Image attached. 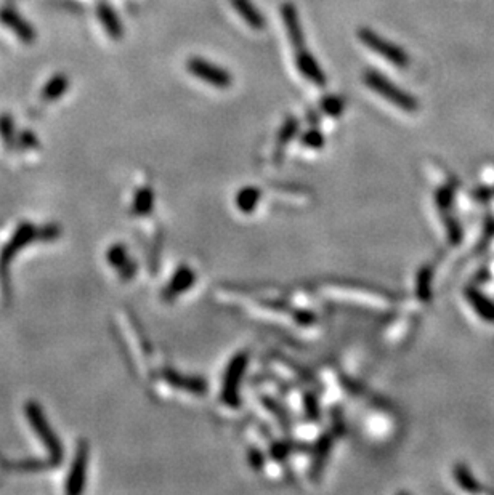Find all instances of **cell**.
Instances as JSON below:
<instances>
[{"instance_id": "obj_4", "label": "cell", "mask_w": 494, "mask_h": 495, "mask_svg": "<svg viewBox=\"0 0 494 495\" xmlns=\"http://www.w3.org/2000/svg\"><path fill=\"white\" fill-rule=\"evenodd\" d=\"M187 70L193 77L215 88H220V90H227L233 83V76L229 74L228 70L205 60V58L192 56L187 63Z\"/></svg>"}, {"instance_id": "obj_11", "label": "cell", "mask_w": 494, "mask_h": 495, "mask_svg": "<svg viewBox=\"0 0 494 495\" xmlns=\"http://www.w3.org/2000/svg\"><path fill=\"white\" fill-rule=\"evenodd\" d=\"M229 2H231L234 12L244 19V23H246L249 28L256 29V31L265 29L267 19L260 10L254 5L252 0H229Z\"/></svg>"}, {"instance_id": "obj_13", "label": "cell", "mask_w": 494, "mask_h": 495, "mask_svg": "<svg viewBox=\"0 0 494 495\" xmlns=\"http://www.w3.org/2000/svg\"><path fill=\"white\" fill-rule=\"evenodd\" d=\"M298 120L296 117L289 116L287 119L282 122L280 131H278V138H276V146H275V153H273V159H275V164H280L282 158H285V151L292 140L297 136L298 131Z\"/></svg>"}, {"instance_id": "obj_2", "label": "cell", "mask_w": 494, "mask_h": 495, "mask_svg": "<svg viewBox=\"0 0 494 495\" xmlns=\"http://www.w3.org/2000/svg\"><path fill=\"white\" fill-rule=\"evenodd\" d=\"M24 412H26L29 423L32 425L36 434L41 438L42 443L45 444L48 454H50V463L53 467H58L63 460V447L58 436L53 433L50 425H48L45 414H43L41 406L34 403V401H28L26 406H24Z\"/></svg>"}, {"instance_id": "obj_8", "label": "cell", "mask_w": 494, "mask_h": 495, "mask_svg": "<svg viewBox=\"0 0 494 495\" xmlns=\"http://www.w3.org/2000/svg\"><path fill=\"white\" fill-rule=\"evenodd\" d=\"M87 463H89V444H87V441H81L79 445H77L74 462L71 465V473L66 483V492L70 495H76L84 491L87 479Z\"/></svg>"}, {"instance_id": "obj_18", "label": "cell", "mask_w": 494, "mask_h": 495, "mask_svg": "<svg viewBox=\"0 0 494 495\" xmlns=\"http://www.w3.org/2000/svg\"><path fill=\"white\" fill-rule=\"evenodd\" d=\"M467 298L471 302L473 310L477 311V315L488 322H494V303L483 295V293L477 291H469Z\"/></svg>"}, {"instance_id": "obj_7", "label": "cell", "mask_w": 494, "mask_h": 495, "mask_svg": "<svg viewBox=\"0 0 494 495\" xmlns=\"http://www.w3.org/2000/svg\"><path fill=\"white\" fill-rule=\"evenodd\" d=\"M282 24H285L287 39H289L292 48L296 52H300L303 48H307L305 43V32H303L302 23H300V14L297 12V7L292 2H285L281 3L280 8Z\"/></svg>"}, {"instance_id": "obj_5", "label": "cell", "mask_w": 494, "mask_h": 495, "mask_svg": "<svg viewBox=\"0 0 494 495\" xmlns=\"http://www.w3.org/2000/svg\"><path fill=\"white\" fill-rule=\"evenodd\" d=\"M246 352H239L238 356H234L231 362H229L227 372H225V380H223V388H222V399L223 403L229 406V408H238L239 403V383H241V379L244 375V370H246L247 366Z\"/></svg>"}, {"instance_id": "obj_1", "label": "cell", "mask_w": 494, "mask_h": 495, "mask_svg": "<svg viewBox=\"0 0 494 495\" xmlns=\"http://www.w3.org/2000/svg\"><path fill=\"white\" fill-rule=\"evenodd\" d=\"M363 81L369 90L375 92L378 95L382 96L384 100L390 101L396 107H400V109L406 112H415L419 109L418 98L411 95L409 92L403 90V88H400L395 82L387 79L384 74H380L379 71L368 70L363 74Z\"/></svg>"}, {"instance_id": "obj_20", "label": "cell", "mask_w": 494, "mask_h": 495, "mask_svg": "<svg viewBox=\"0 0 494 495\" xmlns=\"http://www.w3.org/2000/svg\"><path fill=\"white\" fill-rule=\"evenodd\" d=\"M320 109L331 117H340L345 111V100L339 95H325L320 101Z\"/></svg>"}, {"instance_id": "obj_25", "label": "cell", "mask_w": 494, "mask_h": 495, "mask_svg": "<svg viewBox=\"0 0 494 495\" xmlns=\"http://www.w3.org/2000/svg\"><path fill=\"white\" fill-rule=\"evenodd\" d=\"M60 234H61V228L58 227V224H47V227H43L42 229H37V239L43 242L55 241Z\"/></svg>"}, {"instance_id": "obj_16", "label": "cell", "mask_w": 494, "mask_h": 495, "mask_svg": "<svg viewBox=\"0 0 494 495\" xmlns=\"http://www.w3.org/2000/svg\"><path fill=\"white\" fill-rule=\"evenodd\" d=\"M154 207V193L150 186H141V188L135 193L134 205H132V212L136 217H146L151 213Z\"/></svg>"}, {"instance_id": "obj_15", "label": "cell", "mask_w": 494, "mask_h": 495, "mask_svg": "<svg viewBox=\"0 0 494 495\" xmlns=\"http://www.w3.org/2000/svg\"><path fill=\"white\" fill-rule=\"evenodd\" d=\"M164 377L169 385L175 386V388L189 391V393L193 394H204V391L207 390V385H205L200 379H194V377H185L174 370H167L164 374Z\"/></svg>"}, {"instance_id": "obj_26", "label": "cell", "mask_w": 494, "mask_h": 495, "mask_svg": "<svg viewBox=\"0 0 494 495\" xmlns=\"http://www.w3.org/2000/svg\"><path fill=\"white\" fill-rule=\"evenodd\" d=\"M430 279H432V274H430V269H422V271L419 273V277H418V293L420 298H425L429 297V292H430Z\"/></svg>"}, {"instance_id": "obj_21", "label": "cell", "mask_w": 494, "mask_h": 495, "mask_svg": "<svg viewBox=\"0 0 494 495\" xmlns=\"http://www.w3.org/2000/svg\"><path fill=\"white\" fill-rule=\"evenodd\" d=\"M106 257L111 266L116 268L117 271H122V269L132 262V260H129V257H127V249L122 246V244H114V246H111L110 250H107Z\"/></svg>"}, {"instance_id": "obj_22", "label": "cell", "mask_w": 494, "mask_h": 495, "mask_svg": "<svg viewBox=\"0 0 494 495\" xmlns=\"http://www.w3.org/2000/svg\"><path fill=\"white\" fill-rule=\"evenodd\" d=\"M454 476H456L459 486L462 489H466L469 492H477L478 491V484L475 481V478L472 476V473L469 472V468L462 467V465H457L456 470H454Z\"/></svg>"}, {"instance_id": "obj_19", "label": "cell", "mask_w": 494, "mask_h": 495, "mask_svg": "<svg viewBox=\"0 0 494 495\" xmlns=\"http://www.w3.org/2000/svg\"><path fill=\"white\" fill-rule=\"evenodd\" d=\"M70 88V79L65 74H56L47 82L42 92V98L45 101H55Z\"/></svg>"}, {"instance_id": "obj_17", "label": "cell", "mask_w": 494, "mask_h": 495, "mask_svg": "<svg viewBox=\"0 0 494 495\" xmlns=\"http://www.w3.org/2000/svg\"><path fill=\"white\" fill-rule=\"evenodd\" d=\"M262 198V191L256 186H246L236 196V207L244 215H251L256 210L258 200Z\"/></svg>"}, {"instance_id": "obj_9", "label": "cell", "mask_w": 494, "mask_h": 495, "mask_svg": "<svg viewBox=\"0 0 494 495\" xmlns=\"http://www.w3.org/2000/svg\"><path fill=\"white\" fill-rule=\"evenodd\" d=\"M296 66L302 77H305L308 82L315 83L316 87H325L327 83V77L325 71L321 70L320 63L316 61L315 55L303 48L300 52H296Z\"/></svg>"}, {"instance_id": "obj_14", "label": "cell", "mask_w": 494, "mask_h": 495, "mask_svg": "<svg viewBox=\"0 0 494 495\" xmlns=\"http://www.w3.org/2000/svg\"><path fill=\"white\" fill-rule=\"evenodd\" d=\"M0 19L3 24H7L10 29L17 32V36L21 39L23 42H32L34 41V29L31 24H28L19 14L14 12L13 8L5 7L0 10Z\"/></svg>"}, {"instance_id": "obj_6", "label": "cell", "mask_w": 494, "mask_h": 495, "mask_svg": "<svg viewBox=\"0 0 494 495\" xmlns=\"http://www.w3.org/2000/svg\"><path fill=\"white\" fill-rule=\"evenodd\" d=\"M37 239V229L34 228L32 223H23L21 227L18 228V231L13 234V238L10 239V242L2 249L0 252V276H5L7 274V268L14 253L23 247H26L28 244Z\"/></svg>"}, {"instance_id": "obj_24", "label": "cell", "mask_w": 494, "mask_h": 495, "mask_svg": "<svg viewBox=\"0 0 494 495\" xmlns=\"http://www.w3.org/2000/svg\"><path fill=\"white\" fill-rule=\"evenodd\" d=\"M0 136H2V140L5 141V145H7L8 148H13L14 143H17L13 119L8 114L0 116Z\"/></svg>"}, {"instance_id": "obj_27", "label": "cell", "mask_w": 494, "mask_h": 495, "mask_svg": "<svg viewBox=\"0 0 494 495\" xmlns=\"http://www.w3.org/2000/svg\"><path fill=\"white\" fill-rule=\"evenodd\" d=\"M18 141H19V145H21L23 148H26V149H34V148H37V146H39V140L36 138V135H34L31 130L21 131V134H19V136H18Z\"/></svg>"}, {"instance_id": "obj_23", "label": "cell", "mask_w": 494, "mask_h": 495, "mask_svg": "<svg viewBox=\"0 0 494 495\" xmlns=\"http://www.w3.org/2000/svg\"><path fill=\"white\" fill-rule=\"evenodd\" d=\"M300 143H302V146H305V148L321 149L322 146L326 145V138L318 129H310V130L303 131L300 136Z\"/></svg>"}, {"instance_id": "obj_12", "label": "cell", "mask_w": 494, "mask_h": 495, "mask_svg": "<svg viewBox=\"0 0 494 495\" xmlns=\"http://www.w3.org/2000/svg\"><path fill=\"white\" fill-rule=\"evenodd\" d=\"M96 14H99L101 26L105 28L106 34L112 41H121V39L124 37V26H122L121 18L117 17L114 8H112L110 3L100 2L99 8H96Z\"/></svg>"}, {"instance_id": "obj_10", "label": "cell", "mask_w": 494, "mask_h": 495, "mask_svg": "<svg viewBox=\"0 0 494 495\" xmlns=\"http://www.w3.org/2000/svg\"><path fill=\"white\" fill-rule=\"evenodd\" d=\"M194 281H196V274H194L193 269L188 266H182L174 274L167 286H165L163 297L167 302H172L182 295V293L188 292V288L193 287Z\"/></svg>"}, {"instance_id": "obj_3", "label": "cell", "mask_w": 494, "mask_h": 495, "mask_svg": "<svg viewBox=\"0 0 494 495\" xmlns=\"http://www.w3.org/2000/svg\"><path fill=\"white\" fill-rule=\"evenodd\" d=\"M356 36H358L360 42L364 43L369 50L378 53L379 56H382L385 61L392 63L393 66L401 67V70L409 66V55L404 52V48L387 41V39L380 36L379 32H375L374 29L360 28L358 31H356Z\"/></svg>"}]
</instances>
